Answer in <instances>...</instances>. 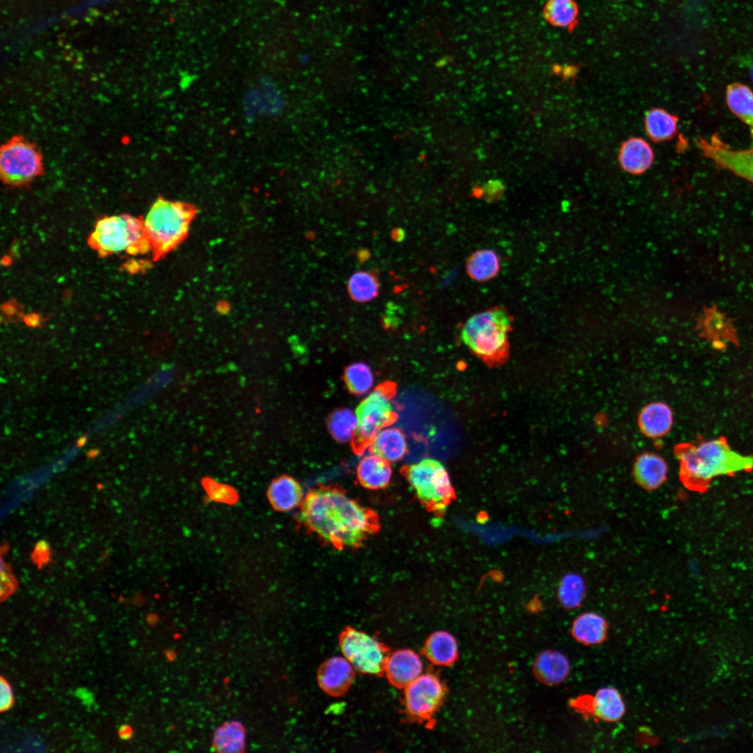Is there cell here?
<instances>
[{
	"mask_svg": "<svg viewBox=\"0 0 753 753\" xmlns=\"http://www.w3.org/2000/svg\"><path fill=\"white\" fill-rule=\"evenodd\" d=\"M406 476L420 500L434 510L445 509L455 496L449 475L436 459L426 458L410 465Z\"/></svg>",
	"mask_w": 753,
	"mask_h": 753,
	"instance_id": "8",
	"label": "cell"
},
{
	"mask_svg": "<svg viewBox=\"0 0 753 753\" xmlns=\"http://www.w3.org/2000/svg\"><path fill=\"white\" fill-rule=\"evenodd\" d=\"M395 386L386 383L371 390L358 405V429L353 440L357 450L368 446L374 435L396 420L393 397Z\"/></svg>",
	"mask_w": 753,
	"mask_h": 753,
	"instance_id": "6",
	"label": "cell"
},
{
	"mask_svg": "<svg viewBox=\"0 0 753 753\" xmlns=\"http://www.w3.org/2000/svg\"><path fill=\"white\" fill-rule=\"evenodd\" d=\"M504 190L503 183L498 180H490L485 183L482 192L488 199H493L501 195Z\"/></svg>",
	"mask_w": 753,
	"mask_h": 753,
	"instance_id": "35",
	"label": "cell"
},
{
	"mask_svg": "<svg viewBox=\"0 0 753 753\" xmlns=\"http://www.w3.org/2000/svg\"><path fill=\"white\" fill-rule=\"evenodd\" d=\"M697 145L703 154L719 167L753 184V148L732 149L716 135L709 139H699Z\"/></svg>",
	"mask_w": 753,
	"mask_h": 753,
	"instance_id": "11",
	"label": "cell"
},
{
	"mask_svg": "<svg viewBox=\"0 0 753 753\" xmlns=\"http://www.w3.org/2000/svg\"><path fill=\"white\" fill-rule=\"evenodd\" d=\"M194 215L193 208L181 202L160 198L153 203L143 222L155 256L169 252L184 239Z\"/></svg>",
	"mask_w": 753,
	"mask_h": 753,
	"instance_id": "4",
	"label": "cell"
},
{
	"mask_svg": "<svg viewBox=\"0 0 753 753\" xmlns=\"http://www.w3.org/2000/svg\"><path fill=\"white\" fill-rule=\"evenodd\" d=\"M674 452L680 478L690 489L701 491L716 477L753 470V455L733 450L723 437L694 444L682 443Z\"/></svg>",
	"mask_w": 753,
	"mask_h": 753,
	"instance_id": "2",
	"label": "cell"
},
{
	"mask_svg": "<svg viewBox=\"0 0 753 753\" xmlns=\"http://www.w3.org/2000/svg\"><path fill=\"white\" fill-rule=\"evenodd\" d=\"M652 160V150L643 139H631L625 143L621 150V164L630 173L644 172L650 167Z\"/></svg>",
	"mask_w": 753,
	"mask_h": 753,
	"instance_id": "24",
	"label": "cell"
},
{
	"mask_svg": "<svg viewBox=\"0 0 753 753\" xmlns=\"http://www.w3.org/2000/svg\"><path fill=\"white\" fill-rule=\"evenodd\" d=\"M88 241L101 256L121 252L137 254L151 250L143 221L128 214L98 220Z\"/></svg>",
	"mask_w": 753,
	"mask_h": 753,
	"instance_id": "5",
	"label": "cell"
},
{
	"mask_svg": "<svg viewBox=\"0 0 753 753\" xmlns=\"http://www.w3.org/2000/svg\"><path fill=\"white\" fill-rule=\"evenodd\" d=\"M466 269L471 279L478 282H485L496 277L499 272V259L493 250H479L468 257Z\"/></svg>",
	"mask_w": 753,
	"mask_h": 753,
	"instance_id": "26",
	"label": "cell"
},
{
	"mask_svg": "<svg viewBox=\"0 0 753 753\" xmlns=\"http://www.w3.org/2000/svg\"><path fill=\"white\" fill-rule=\"evenodd\" d=\"M638 423L641 432L646 436L660 437L667 434L672 426V412L664 403H651L640 412Z\"/></svg>",
	"mask_w": 753,
	"mask_h": 753,
	"instance_id": "19",
	"label": "cell"
},
{
	"mask_svg": "<svg viewBox=\"0 0 753 753\" xmlns=\"http://www.w3.org/2000/svg\"><path fill=\"white\" fill-rule=\"evenodd\" d=\"M301 519L326 541L340 547L355 546L374 528L371 513L342 491L320 488L301 503Z\"/></svg>",
	"mask_w": 753,
	"mask_h": 753,
	"instance_id": "1",
	"label": "cell"
},
{
	"mask_svg": "<svg viewBox=\"0 0 753 753\" xmlns=\"http://www.w3.org/2000/svg\"><path fill=\"white\" fill-rule=\"evenodd\" d=\"M633 471L636 481L642 487L652 490L659 487L666 480L667 465L660 455L645 452L637 457Z\"/></svg>",
	"mask_w": 753,
	"mask_h": 753,
	"instance_id": "18",
	"label": "cell"
},
{
	"mask_svg": "<svg viewBox=\"0 0 753 753\" xmlns=\"http://www.w3.org/2000/svg\"><path fill=\"white\" fill-rule=\"evenodd\" d=\"M340 646L344 657L358 671L377 674L383 670L387 657L386 650L372 637L349 628L341 634Z\"/></svg>",
	"mask_w": 753,
	"mask_h": 753,
	"instance_id": "9",
	"label": "cell"
},
{
	"mask_svg": "<svg viewBox=\"0 0 753 753\" xmlns=\"http://www.w3.org/2000/svg\"><path fill=\"white\" fill-rule=\"evenodd\" d=\"M646 125L648 135L653 139L664 140L675 134L677 119L665 111L654 109L648 113Z\"/></svg>",
	"mask_w": 753,
	"mask_h": 753,
	"instance_id": "30",
	"label": "cell"
},
{
	"mask_svg": "<svg viewBox=\"0 0 753 753\" xmlns=\"http://www.w3.org/2000/svg\"><path fill=\"white\" fill-rule=\"evenodd\" d=\"M86 436H83L80 437L78 439L77 443V446H79V447H82L86 443Z\"/></svg>",
	"mask_w": 753,
	"mask_h": 753,
	"instance_id": "39",
	"label": "cell"
},
{
	"mask_svg": "<svg viewBox=\"0 0 753 753\" xmlns=\"http://www.w3.org/2000/svg\"><path fill=\"white\" fill-rule=\"evenodd\" d=\"M445 695V687L436 676L422 674L405 687L406 708L413 717L429 719L439 708Z\"/></svg>",
	"mask_w": 753,
	"mask_h": 753,
	"instance_id": "10",
	"label": "cell"
},
{
	"mask_svg": "<svg viewBox=\"0 0 753 753\" xmlns=\"http://www.w3.org/2000/svg\"><path fill=\"white\" fill-rule=\"evenodd\" d=\"M245 729L239 721L225 722L214 732L212 747L218 752H243L245 748Z\"/></svg>",
	"mask_w": 753,
	"mask_h": 753,
	"instance_id": "23",
	"label": "cell"
},
{
	"mask_svg": "<svg viewBox=\"0 0 753 753\" xmlns=\"http://www.w3.org/2000/svg\"><path fill=\"white\" fill-rule=\"evenodd\" d=\"M392 473L390 463L373 453L364 456L356 469L359 482L370 489L386 487L390 482Z\"/></svg>",
	"mask_w": 753,
	"mask_h": 753,
	"instance_id": "17",
	"label": "cell"
},
{
	"mask_svg": "<svg viewBox=\"0 0 753 753\" xmlns=\"http://www.w3.org/2000/svg\"><path fill=\"white\" fill-rule=\"evenodd\" d=\"M547 21L558 27H570L577 20L578 8L574 0H548L544 8Z\"/></svg>",
	"mask_w": 753,
	"mask_h": 753,
	"instance_id": "29",
	"label": "cell"
},
{
	"mask_svg": "<svg viewBox=\"0 0 753 753\" xmlns=\"http://www.w3.org/2000/svg\"><path fill=\"white\" fill-rule=\"evenodd\" d=\"M24 321L31 327H36L40 323L39 317L36 314H27L24 318Z\"/></svg>",
	"mask_w": 753,
	"mask_h": 753,
	"instance_id": "37",
	"label": "cell"
},
{
	"mask_svg": "<svg viewBox=\"0 0 753 753\" xmlns=\"http://www.w3.org/2000/svg\"><path fill=\"white\" fill-rule=\"evenodd\" d=\"M571 632L575 639L581 644H598L606 638L607 623L604 618L598 614L584 613L574 621Z\"/></svg>",
	"mask_w": 753,
	"mask_h": 753,
	"instance_id": "21",
	"label": "cell"
},
{
	"mask_svg": "<svg viewBox=\"0 0 753 753\" xmlns=\"http://www.w3.org/2000/svg\"><path fill=\"white\" fill-rule=\"evenodd\" d=\"M118 734L121 739L126 740L132 737V730L129 725L123 724L119 727Z\"/></svg>",
	"mask_w": 753,
	"mask_h": 753,
	"instance_id": "36",
	"label": "cell"
},
{
	"mask_svg": "<svg viewBox=\"0 0 753 753\" xmlns=\"http://www.w3.org/2000/svg\"><path fill=\"white\" fill-rule=\"evenodd\" d=\"M726 101L732 113L753 129V92L750 88L740 83L729 84Z\"/></svg>",
	"mask_w": 753,
	"mask_h": 753,
	"instance_id": "25",
	"label": "cell"
},
{
	"mask_svg": "<svg viewBox=\"0 0 753 753\" xmlns=\"http://www.w3.org/2000/svg\"><path fill=\"white\" fill-rule=\"evenodd\" d=\"M423 669L420 657L409 649L398 650L387 656L383 668L389 681L400 687H406L418 678Z\"/></svg>",
	"mask_w": 753,
	"mask_h": 753,
	"instance_id": "12",
	"label": "cell"
},
{
	"mask_svg": "<svg viewBox=\"0 0 753 753\" xmlns=\"http://www.w3.org/2000/svg\"><path fill=\"white\" fill-rule=\"evenodd\" d=\"M592 710L599 719L616 722L625 714V706L619 692L612 687L599 689L592 699Z\"/></svg>",
	"mask_w": 753,
	"mask_h": 753,
	"instance_id": "22",
	"label": "cell"
},
{
	"mask_svg": "<svg viewBox=\"0 0 753 753\" xmlns=\"http://www.w3.org/2000/svg\"><path fill=\"white\" fill-rule=\"evenodd\" d=\"M204 487L208 498L213 501L229 504L237 500L236 492L227 485L206 479L204 482Z\"/></svg>",
	"mask_w": 753,
	"mask_h": 753,
	"instance_id": "33",
	"label": "cell"
},
{
	"mask_svg": "<svg viewBox=\"0 0 753 753\" xmlns=\"http://www.w3.org/2000/svg\"><path fill=\"white\" fill-rule=\"evenodd\" d=\"M424 654L432 663L439 666L453 664L458 656V646L455 638L446 631H436L426 640Z\"/></svg>",
	"mask_w": 753,
	"mask_h": 753,
	"instance_id": "20",
	"label": "cell"
},
{
	"mask_svg": "<svg viewBox=\"0 0 753 753\" xmlns=\"http://www.w3.org/2000/svg\"><path fill=\"white\" fill-rule=\"evenodd\" d=\"M392 234L395 241H401L404 236V233L400 229H395Z\"/></svg>",
	"mask_w": 753,
	"mask_h": 753,
	"instance_id": "38",
	"label": "cell"
},
{
	"mask_svg": "<svg viewBox=\"0 0 753 753\" xmlns=\"http://www.w3.org/2000/svg\"><path fill=\"white\" fill-rule=\"evenodd\" d=\"M0 710L4 712L13 706L14 698L10 684L2 676L0 680Z\"/></svg>",
	"mask_w": 753,
	"mask_h": 753,
	"instance_id": "34",
	"label": "cell"
},
{
	"mask_svg": "<svg viewBox=\"0 0 753 753\" xmlns=\"http://www.w3.org/2000/svg\"><path fill=\"white\" fill-rule=\"evenodd\" d=\"M585 595L583 579L577 575H567L562 579L558 591L559 601L568 609L579 607Z\"/></svg>",
	"mask_w": 753,
	"mask_h": 753,
	"instance_id": "32",
	"label": "cell"
},
{
	"mask_svg": "<svg viewBox=\"0 0 753 753\" xmlns=\"http://www.w3.org/2000/svg\"><path fill=\"white\" fill-rule=\"evenodd\" d=\"M751 78H752V82H753V66H752V69H751Z\"/></svg>",
	"mask_w": 753,
	"mask_h": 753,
	"instance_id": "40",
	"label": "cell"
},
{
	"mask_svg": "<svg viewBox=\"0 0 753 753\" xmlns=\"http://www.w3.org/2000/svg\"><path fill=\"white\" fill-rule=\"evenodd\" d=\"M368 446L373 453L389 463L401 460L407 451L405 434L399 428L387 426L379 431Z\"/></svg>",
	"mask_w": 753,
	"mask_h": 753,
	"instance_id": "14",
	"label": "cell"
},
{
	"mask_svg": "<svg viewBox=\"0 0 753 753\" xmlns=\"http://www.w3.org/2000/svg\"><path fill=\"white\" fill-rule=\"evenodd\" d=\"M328 428L331 436L341 443L352 441L358 429V419L355 412L348 408H342L333 412L328 419Z\"/></svg>",
	"mask_w": 753,
	"mask_h": 753,
	"instance_id": "27",
	"label": "cell"
},
{
	"mask_svg": "<svg viewBox=\"0 0 753 753\" xmlns=\"http://www.w3.org/2000/svg\"><path fill=\"white\" fill-rule=\"evenodd\" d=\"M511 318L502 308H492L473 314L462 330L463 342L486 363H501L508 356Z\"/></svg>",
	"mask_w": 753,
	"mask_h": 753,
	"instance_id": "3",
	"label": "cell"
},
{
	"mask_svg": "<svg viewBox=\"0 0 753 753\" xmlns=\"http://www.w3.org/2000/svg\"><path fill=\"white\" fill-rule=\"evenodd\" d=\"M353 669L344 657H333L320 667L319 684L329 694L340 695L350 686L354 677Z\"/></svg>",
	"mask_w": 753,
	"mask_h": 753,
	"instance_id": "13",
	"label": "cell"
},
{
	"mask_svg": "<svg viewBox=\"0 0 753 753\" xmlns=\"http://www.w3.org/2000/svg\"><path fill=\"white\" fill-rule=\"evenodd\" d=\"M570 664L562 653L547 650L540 653L533 664L535 677L547 685H556L568 676Z\"/></svg>",
	"mask_w": 753,
	"mask_h": 753,
	"instance_id": "15",
	"label": "cell"
},
{
	"mask_svg": "<svg viewBox=\"0 0 753 753\" xmlns=\"http://www.w3.org/2000/svg\"><path fill=\"white\" fill-rule=\"evenodd\" d=\"M43 172V157L38 148L22 136H15L0 151L1 180L10 186H23Z\"/></svg>",
	"mask_w": 753,
	"mask_h": 753,
	"instance_id": "7",
	"label": "cell"
},
{
	"mask_svg": "<svg viewBox=\"0 0 753 753\" xmlns=\"http://www.w3.org/2000/svg\"><path fill=\"white\" fill-rule=\"evenodd\" d=\"M379 284L375 276L368 272L359 271L351 275L348 282V291L353 300L366 302L372 300L379 293Z\"/></svg>",
	"mask_w": 753,
	"mask_h": 753,
	"instance_id": "31",
	"label": "cell"
},
{
	"mask_svg": "<svg viewBox=\"0 0 753 753\" xmlns=\"http://www.w3.org/2000/svg\"><path fill=\"white\" fill-rule=\"evenodd\" d=\"M344 380L347 388L351 393L363 395L371 391L374 377L367 364L357 362L347 367L344 373Z\"/></svg>",
	"mask_w": 753,
	"mask_h": 753,
	"instance_id": "28",
	"label": "cell"
},
{
	"mask_svg": "<svg viewBox=\"0 0 753 753\" xmlns=\"http://www.w3.org/2000/svg\"><path fill=\"white\" fill-rule=\"evenodd\" d=\"M303 490L294 478L282 476L273 480L268 489V499L272 506L282 512L291 510L303 501Z\"/></svg>",
	"mask_w": 753,
	"mask_h": 753,
	"instance_id": "16",
	"label": "cell"
}]
</instances>
